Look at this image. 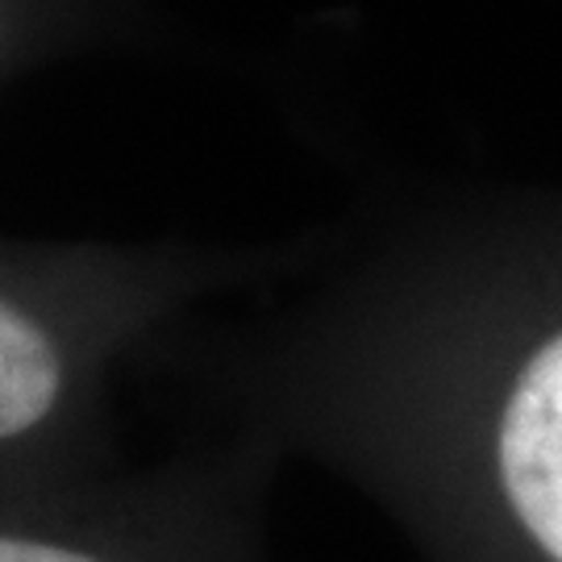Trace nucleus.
Wrapping results in <instances>:
<instances>
[{"label": "nucleus", "mask_w": 562, "mask_h": 562, "mask_svg": "<svg viewBox=\"0 0 562 562\" xmlns=\"http://www.w3.org/2000/svg\"><path fill=\"white\" fill-rule=\"evenodd\" d=\"M97 350L0 280V483L71 480L121 462L97 413Z\"/></svg>", "instance_id": "2"}, {"label": "nucleus", "mask_w": 562, "mask_h": 562, "mask_svg": "<svg viewBox=\"0 0 562 562\" xmlns=\"http://www.w3.org/2000/svg\"><path fill=\"white\" fill-rule=\"evenodd\" d=\"M276 471L271 450L234 438L142 467L0 483V562H267Z\"/></svg>", "instance_id": "1"}]
</instances>
